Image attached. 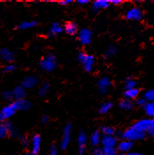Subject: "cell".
Returning <instances> with one entry per match:
<instances>
[{
	"instance_id": "obj_1",
	"label": "cell",
	"mask_w": 154,
	"mask_h": 155,
	"mask_svg": "<svg viewBox=\"0 0 154 155\" xmlns=\"http://www.w3.org/2000/svg\"><path fill=\"white\" fill-rule=\"evenodd\" d=\"M147 136H148L147 133L136 129L133 124H131L128 128H127L124 131H122V139L131 141L133 143L135 141L145 140Z\"/></svg>"
},
{
	"instance_id": "obj_2",
	"label": "cell",
	"mask_w": 154,
	"mask_h": 155,
	"mask_svg": "<svg viewBox=\"0 0 154 155\" xmlns=\"http://www.w3.org/2000/svg\"><path fill=\"white\" fill-rule=\"evenodd\" d=\"M58 65L57 58L52 54H47L42 58L39 62V67L41 70L46 72H51L53 71Z\"/></svg>"
},
{
	"instance_id": "obj_3",
	"label": "cell",
	"mask_w": 154,
	"mask_h": 155,
	"mask_svg": "<svg viewBox=\"0 0 154 155\" xmlns=\"http://www.w3.org/2000/svg\"><path fill=\"white\" fill-rule=\"evenodd\" d=\"M77 58L80 64H82V68L84 69V71H86L87 72H90L93 71L94 66H95V62H96L94 56L88 54L84 51H81L79 52Z\"/></svg>"
},
{
	"instance_id": "obj_4",
	"label": "cell",
	"mask_w": 154,
	"mask_h": 155,
	"mask_svg": "<svg viewBox=\"0 0 154 155\" xmlns=\"http://www.w3.org/2000/svg\"><path fill=\"white\" fill-rule=\"evenodd\" d=\"M72 133H73V126L71 124H68L63 129L62 131V137L60 141L59 147L61 150H67L70 145V142L72 140Z\"/></svg>"
},
{
	"instance_id": "obj_5",
	"label": "cell",
	"mask_w": 154,
	"mask_h": 155,
	"mask_svg": "<svg viewBox=\"0 0 154 155\" xmlns=\"http://www.w3.org/2000/svg\"><path fill=\"white\" fill-rule=\"evenodd\" d=\"M144 17V12L140 7L134 6L128 9L125 13V19L131 21H138L141 20Z\"/></svg>"
},
{
	"instance_id": "obj_6",
	"label": "cell",
	"mask_w": 154,
	"mask_h": 155,
	"mask_svg": "<svg viewBox=\"0 0 154 155\" xmlns=\"http://www.w3.org/2000/svg\"><path fill=\"white\" fill-rule=\"evenodd\" d=\"M92 31L89 28L80 29L77 34L78 41L82 45H89L92 41Z\"/></svg>"
},
{
	"instance_id": "obj_7",
	"label": "cell",
	"mask_w": 154,
	"mask_h": 155,
	"mask_svg": "<svg viewBox=\"0 0 154 155\" xmlns=\"http://www.w3.org/2000/svg\"><path fill=\"white\" fill-rule=\"evenodd\" d=\"M42 145V137L40 134H34L30 138V148L31 153L33 155H37L41 150Z\"/></svg>"
},
{
	"instance_id": "obj_8",
	"label": "cell",
	"mask_w": 154,
	"mask_h": 155,
	"mask_svg": "<svg viewBox=\"0 0 154 155\" xmlns=\"http://www.w3.org/2000/svg\"><path fill=\"white\" fill-rule=\"evenodd\" d=\"M88 142V137L85 132L80 131L77 136V145H78V154L84 155L86 152V145Z\"/></svg>"
},
{
	"instance_id": "obj_9",
	"label": "cell",
	"mask_w": 154,
	"mask_h": 155,
	"mask_svg": "<svg viewBox=\"0 0 154 155\" xmlns=\"http://www.w3.org/2000/svg\"><path fill=\"white\" fill-rule=\"evenodd\" d=\"M0 112H1V115L3 116L4 121L6 122V121H8L9 119H11L12 116L16 114L17 110H16V108L14 107V106H13L12 102H11L10 104L6 105L5 107H4L1 109Z\"/></svg>"
},
{
	"instance_id": "obj_10",
	"label": "cell",
	"mask_w": 154,
	"mask_h": 155,
	"mask_svg": "<svg viewBox=\"0 0 154 155\" xmlns=\"http://www.w3.org/2000/svg\"><path fill=\"white\" fill-rule=\"evenodd\" d=\"M97 87L102 94H106L112 87V81L108 77H102L97 82Z\"/></svg>"
},
{
	"instance_id": "obj_11",
	"label": "cell",
	"mask_w": 154,
	"mask_h": 155,
	"mask_svg": "<svg viewBox=\"0 0 154 155\" xmlns=\"http://www.w3.org/2000/svg\"><path fill=\"white\" fill-rule=\"evenodd\" d=\"M39 81L38 78L35 76H28V77L24 78L23 80L21 81L20 86L24 87L26 90H30L33 89L38 85Z\"/></svg>"
},
{
	"instance_id": "obj_12",
	"label": "cell",
	"mask_w": 154,
	"mask_h": 155,
	"mask_svg": "<svg viewBox=\"0 0 154 155\" xmlns=\"http://www.w3.org/2000/svg\"><path fill=\"white\" fill-rule=\"evenodd\" d=\"M0 58L7 64H12L15 59V55L9 48H0Z\"/></svg>"
},
{
	"instance_id": "obj_13",
	"label": "cell",
	"mask_w": 154,
	"mask_h": 155,
	"mask_svg": "<svg viewBox=\"0 0 154 155\" xmlns=\"http://www.w3.org/2000/svg\"><path fill=\"white\" fill-rule=\"evenodd\" d=\"M134 146V143L131 142V141H128V140H125V139H121L118 145H117V150L121 153H129L131 152L132 148Z\"/></svg>"
},
{
	"instance_id": "obj_14",
	"label": "cell",
	"mask_w": 154,
	"mask_h": 155,
	"mask_svg": "<svg viewBox=\"0 0 154 155\" xmlns=\"http://www.w3.org/2000/svg\"><path fill=\"white\" fill-rule=\"evenodd\" d=\"M12 104L17 111H27V110L30 109L32 107V102L28 99L12 101Z\"/></svg>"
},
{
	"instance_id": "obj_15",
	"label": "cell",
	"mask_w": 154,
	"mask_h": 155,
	"mask_svg": "<svg viewBox=\"0 0 154 155\" xmlns=\"http://www.w3.org/2000/svg\"><path fill=\"white\" fill-rule=\"evenodd\" d=\"M12 96H13V101L24 100L27 97V90L21 86H17L14 87L12 90Z\"/></svg>"
},
{
	"instance_id": "obj_16",
	"label": "cell",
	"mask_w": 154,
	"mask_h": 155,
	"mask_svg": "<svg viewBox=\"0 0 154 155\" xmlns=\"http://www.w3.org/2000/svg\"><path fill=\"white\" fill-rule=\"evenodd\" d=\"M118 140L115 136H102L101 145L104 147H117Z\"/></svg>"
},
{
	"instance_id": "obj_17",
	"label": "cell",
	"mask_w": 154,
	"mask_h": 155,
	"mask_svg": "<svg viewBox=\"0 0 154 155\" xmlns=\"http://www.w3.org/2000/svg\"><path fill=\"white\" fill-rule=\"evenodd\" d=\"M110 1L108 0H97L92 3V6H91V10L93 12H98L101 10H105L109 7L110 5Z\"/></svg>"
},
{
	"instance_id": "obj_18",
	"label": "cell",
	"mask_w": 154,
	"mask_h": 155,
	"mask_svg": "<svg viewBox=\"0 0 154 155\" xmlns=\"http://www.w3.org/2000/svg\"><path fill=\"white\" fill-rule=\"evenodd\" d=\"M140 93H141L140 89L136 87V88H132V89L125 90L123 95H124V98L127 99V100L133 101V100H136L137 98H139Z\"/></svg>"
},
{
	"instance_id": "obj_19",
	"label": "cell",
	"mask_w": 154,
	"mask_h": 155,
	"mask_svg": "<svg viewBox=\"0 0 154 155\" xmlns=\"http://www.w3.org/2000/svg\"><path fill=\"white\" fill-rule=\"evenodd\" d=\"M64 31L66 34H68L69 35H75V34H78V26L75 22L72 21H68L65 25H64Z\"/></svg>"
},
{
	"instance_id": "obj_20",
	"label": "cell",
	"mask_w": 154,
	"mask_h": 155,
	"mask_svg": "<svg viewBox=\"0 0 154 155\" xmlns=\"http://www.w3.org/2000/svg\"><path fill=\"white\" fill-rule=\"evenodd\" d=\"M64 31V27H62L58 22H54L51 25L49 29V35L50 36H55L58 34L62 33Z\"/></svg>"
},
{
	"instance_id": "obj_21",
	"label": "cell",
	"mask_w": 154,
	"mask_h": 155,
	"mask_svg": "<svg viewBox=\"0 0 154 155\" xmlns=\"http://www.w3.org/2000/svg\"><path fill=\"white\" fill-rule=\"evenodd\" d=\"M135 107V103L133 102V101L130 100H127V99H123L119 102V107L124 111H131Z\"/></svg>"
},
{
	"instance_id": "obj_22",
	"label": "cell",
	"mask_w": 154,
	"mask_h": 155,
	"mask_svg": "<svg viewBox=\"0 0 154 155\" xmlns=\"http://www.w3.org/2000/svg\"><path fill=\"white\" fill-rule=\"evenodd\" d=\"M101 140H102V134L100 131L95 130L94 132H92V134L90 135V144L97 147V145H101Z\"/></svg>"
},
{
	"instance_id": "obj_23",
	"label": "cell",
	"mask_w": 154,
	"mask_h": 155,
	"mask_svg": "<svg viewBox=\"0 0 154 155\" xmlns=\"http://www.w3.org/2000/svg\"><path fill=\"white\" fill-rule=\"evenodd\" d=\"M37 26V22L36 20L31 21H22L17 26V28L19 30H29V29L34 28Z\"/></svg>"
},
{
	"instance_id": "obj_24",
	"label": "cell",
	"mask_w": 154,
	"mask_h": 155,
	"mask_svg": "<svg viewBox=\"0 0 154 155\" xmlns=\"http://www.w3.org/2000/svg\"><path fill=\"white\" fill-rule=\"evenodd\" d=\"M147 118L153 119L154 118V101L153 102H147L146 105L143 107Z\"/></svg>"
},
{
	"instance_id": "obj_25",
	"label": "cell",
	"mask_w": 154,
	"mask_h": 155,
	"mask_svg": "<svg viewBox=\"0 0 154 155\" xmlns=\"http://www.w3.org/2000/svg\"><path fill=\"white\" fill-rule=\"evenodd\" d=\"M9 135V121L4 122L0 125V139H3Z\"/></svg>"
},
{
	"instance_id": "obj_26",
	"label": "cell",
	"mask_w": 154,
	"mask_h": 155,
	"mask_svg": "<svg viewBox=\"0 0 154 155\" xmlns=\"http://www.w3.org/2000/svg\"><path fill=\"white\" fill-rule=\"evenodd\" d=\"M51 88V85L49 84L48 82H44L38 89V95L41 97L46 96L48 94L49 91Z\"/></svg>"
},
{
	"instance_id": "obj_27",
	"label": "cell",
	"mask_w": 154,
	"mask_h": 155,
	"mask_svg": "<svg viewBox=\"0 0 154 155\" xmlns=\"http://www.w3.org/2000/svg\"><path fill=\"white\" fill-rule=\"evenodd\" d=\"M101 134L103 136H115L116 135V130L112 127V126H103L100 130Z\"/></svg>"
},
{
	"instance_id": "obj_28",
	"label": "cell",
	"mask_w": 154,
	"mask_h": 155,
	"mask_svg": "<svg viewBox=\"0 0 154 155\" xmlns=\"http://www.w3.org/2000/svg\"><path fill=\"white\" fill-rule=\"evenodd\" d=\"M113 106H114V104L112 101H106L100 105L99 108H98V111L100 114H106L112 109Z\"/></svg>"
},
{
	"instance_id": "obj_29",
	"label": "cell",
	"mask_w": 154,
	"mask_h": 155,
	"mask_svg": "<svg viewBox=\"0 0 154 155\" xmlns=\"http://www.w3.org/2000/svg\"><path fill=\"white\" fill-rule=\"evenodd\" d=\"M137 87V80L132 77H128L125 80V90Z\"/></svg>"
},
{
	"instance_id": "obj_30",
	"label": "cell",
	"mask_w": 154,
	"mask_h": 155,
	"mask_svg": "<svg viewBox=\"0 0 154 155\" xmlns=\"http://www.w3.org/2000/svg\"><path fill=\"white\" fill-rule=\"evenodd\" d=\"M143 97L146 100L147 102H153L154 101V88L148 89L144 93Z\"/></svg>"
},
{
	"instance_id": "obj_31",
	"label": "cell",
	"mask_w": 154,
	"mask_h": 155,
	"mask_svg": "<svg viewBox=\"0 0 154 155\" xmlns=\"http://www.w3.org/2000/svg\"><path fill=\"white\" fill-rule=\"evenodd\" d=\"M116 53H117V48L114 45H110L106 48L105 56H106V58H112V57L115 56Z\"/></svg>"
},
{
	"instance_id": "obj_32",
	"label": "cell",
	"mask_w": 154,
	"mask_h": 155,
	"mask_svg": "<svg viewBox=\"0 0 154 155\" xmlns=\"http://www.w3.org/2000/svg\"><path fill=\"white\" fill-rule=\"evenodd\" d=\"M102 149L105 155H116L118 153L117 147H104Z\"/></svg>"
},
{
	"instance_id": "obj_33",
	"label": "cell",
	"mask_w": 154,
	"mask_h": 155,
	"mask_svg": "<svg viewBox=\"0 0 154 155\" xmlns=\"http://www.w3.org/2000/svg\"><path fill=\"white\" fill-rule=\"evenodd\" d=\"M1 97H2V99L3 100H5V101H12V100H13V96H12V91H5V92H3L2 93V94H1Z\"/></svg>"
},
{
	"instance_id": "obj_34",
	"label": "cell",
	"mask_w": 154,
	"mask_h": 155,
	"mask_svg": "<svg viewBox=\"0 0 154 155\" xmlns=\"http://www.w3.org/2000/svg\"><path fill=\"white\" fill-rule=\"evenodd\" d=\"M9 135L13 137H19V130H17V128L15 126H13L12 124H11L9 122Z\"/></svg>"
},
{
	"instance_id": "obj_35",
	"label": "cell",
	"mask_w": 154,
	"mask_h": 155,
	"mask_svg": "<svg viewBox=\"0 0 154 155\" xmlns=\"http://www.w3.org/2000/svg\"><path fill=\"white\" fill-rule=\"evenodd\" d=\"M15 70H16V66H15V64L13 63L7 64H5L4 66V68H3V71L5 72V73H11V72L14 71Z\"/></svg>"
},
{
	"instance_id": "obj_36",
	"label": "cell",
	"mask_w": 154,
	"mask_h": 155,
	"mask_svg": "<svg viewBox=\"0 0 154 155\" xmlns=\"http://www.w3.org/2000/svg\"><path fill=\"white\" fill-rule=\"evenodd\" d=\"M146 103H147V101H146V100H145L144 97H139V98H137L135 101V105L138 107H144L146 105Z\"/></svg>"
},
{
	"instance_id": "obj_37",
	"label": "cell",
	"mask_w": 154,
	"mask_h": 155,
	"mask_svg": "<svg viewBox=\"0 0 154 155\" xmlns=\"http://www.w3.org/2000/svg\"><path fill=\"white\" fill-rule=\"evenodd\" d=\"M19 141H20V144L23 145L24 147L30 145V139H29L28 137H26L25 136H21L19 137Z\"/></svg>"
},
{
	"instance_id": "obj_38",
	"label": "cell",
	"mask_w": 154,
	"mask_h": 155,
	"mask_svg": "<svg viewBox=\"0 0 154 155\" xmlns=\"http://www.w3.org/2000/svg\"><path fill=\"white\" fill-rule=\"evenodd\" d=\"M48 155H58V148L54 144L50 146Z\"/></svg>"
},
{
	"instance_id": "obj_39",
	"label": "cell",
	"mask_w": 154,
	"mask_h": 155,
	"mask_svg": "<svg viewBox=\"0 0 154 155\" xmlns=\"http://www.w3.org/2000/svg\"><path fill=\"white\" fill-rule=\"evenodd\" d=\"M147 135L154 137V118L152 120V124H151V126L149 128V130L147 132Z\"/></svg>"
},
{
	"instance_id": "obj_40",
	"label": "cell",
	"mask_w": 154,
	"mask_h": 155,
	"mask_svg": "<svg viewBox=\"0 0 154 155\" xmlns=\"http://www.w3.org/2000/svg\"><path fill=\"white\" fill-rule=\"evenodd\" d=\"M92 155H105L103 153V149L100 147H95L92 151Z\"/></svg>"
},
{
	"instance_id": "obj_41",
	"label": "cell",
	"mask_w": 154,
	"mask_h": 155,
	"mask_svg": "<svg viewBox=\"0 0 154 155\" xmlns=\"http://www.w3.org/2000/svg\"><path fill=\"white\" fill-rule=\"evenodd\" d=\"M49 121H50V117H49L47 115L43 116H42V118H41V123H42L43 124H47L49 123Z\"/></svg>"
},
{
	"instance_id": "obj_42",
	"label": "cell",
	"mask_w": 154,
	"mask_h": 155,
	"mask_svg": "<svg viewBox=\"0 0 154 155\" xmlns=\"http://www.w3.org/2000/svg\"><path fill=\"white\" fill-rule=\"evenodd\" d=\"M71 3H72L71 0H64V1L58 2V4H59L60 5H70Z\"/></svg>"
},
{
	"instance_id": "obj_43",
	"label": "cell",
	"mask_w": 154,
	"mask_h": 155,
	"mask_svg": "<svg viewBox=\"0 0 154 155\" xmlns=\"http://www.w3.org/2000/svg\"><path fill=\"white\" fill-rule=\"evenodd\" d=\"M121 3H122V1H121V0H112V1H110V4H112L114 5H119Z\"/></svg>"
},
{
	"instance_id": "obj_44",
	"label": "cell",
	"mask_w": 154,
	"mask_h": 155,
	"mask_svg": "<svg viewBox=\"0 0 154 155\" xmlns=\"http://www.w3.org/2000/svg\"><path fill=\"white\" fill-rule=\"evenodd\" d=\"M77 4L80 5H84L89 4V0H78Z\"/></svg>"
},
{
	"instance_id": "obj_45",
	"label": "cell",
	"mask_w": 154,
	"mask_h": 155,
	"mask_svg": "<svg viewBox=\"0 0 154 155\" xmlns=\"http://www.w3.org/2000/svg\"><path fill=\"white\" fill-rule=\"evenodd\" d=\"M126 155H142L140 153H137V152H129L128 153H126Z\"/></svg>"
},
{
	"instance_id": "obj_46",
	"label": "cell",
	"mask_w": 154,
	"mask_h": 155,
	"mask_svg": "<svg viewBox=\"0 0 154 155\" xmlns=\"http://www.w3.org/2000/svg\"><path fill=\"white\" fill-rule=\"evenodd\" d=\"M5 121H4V119H3V116H2V115H1V112H0V125L4 123Z\"/></svg>"
},
{
	"instance_id": "obj_47",
	"label": "cell",
	"mask_w": 154,
	"mask_h": 155,
	"mask_svg": "<svg viewBox=\"0 0 154 155\" xmlns=\"http://www.w3.org/2000/svg\"><path fill=\"white\" fill-rule=\"evenodd\" d=\"M23 155H33L31 153H24Z\"/></svg>"
},
{
	"instance_id": "obj_48",
	"label": "cell",
	"mask_w": 154,
	"mask_h": 155,
	"mask_svg": "<svg viewBox=\"0 0 154 155\" xmlns=\"http://www.w3.org/2000/svg\"><path fill=\"white\" fill-rule=\"evenodd\" d=\"M116 155H126V154H124V153H117Z\"/></svg>"
},
{
	"instance_id": "obj_49",
	"label": "cell",
	"mask_w": 154,
	"mask_h": 155,
	"mask_svg": "<svg viewBox=\"0 0 154 155\" xmlns=\"http://www.w3.org/2000/svg\"><path fill=\"white\" fill-rule=\"evenodd\" d=\"M13 155H16V154H13Z\"/></svg>"
}]
</instances>
